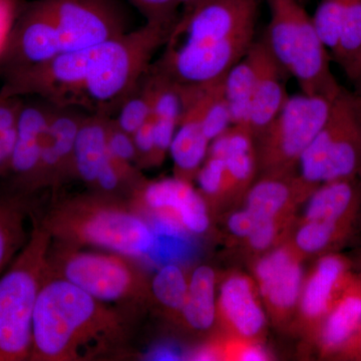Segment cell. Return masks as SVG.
I'll return each mask as SVG.
<instances>
[{
  "label": "cell",
  "mask_w": 361,
  "mask_h": 361,
  "mask_svg": "<svg viewBox=\"0 0 361 361\" xmlns=\"http://www.w3.org/2000/svg\"><path fill=\"white\" fill-rule=\"evenodd\" d=\"M258 0H205L180 16L151 68L176 84L223 80L256 40Z\"/></svg>",
  "instance_id": "1"
},
{
  "label": "cell",
  "mask_w": 361,
  "mask_h": 361,
  "mask_svg": "<svg viewBox=\"0 0 361 361\" xmlns=\"http://www.w3.org/2000/svg\"><path fill=\"white\" fill-rule=\"evenodd\" d=\"M128 336L120 310L49 271L33 313L30 361L96 360L118 353Z\"/></svg>",
  "instance_id": "2"
},
{
  "label": "cell",
  "mask_w": 361,
  "mask_h": 361,
  "mask_svg": "<svg viewBox=\"0 0 361 361\" xmlns=\"http://www.w3.org/2000/svg\"><path fill=\"white\" fill-rule=\"evenodd\" d=\"M39 220L54 243L75 248L92 247L146 259L155 242L148 219L134 206L94 191L59 202Z\"/></svg>",
  "instance_id": "3"
},
{
  "label": "cell",
  "mask_w": 361,
  "mask_h": 361,
  "mask_svg": "<svg viewBox=\"0 0 361 361\" xmlns=\"http://www.w3.org/2000/svg\"><path fill=\"white\" fill-rule=\"evenodd\" d=\"M171 26L141 27L94 47L82 92V110L114 116L144 77L158 49L167 44Z\"/></svg>",
  "instance_id": "4"
},
{
  "label": "cell",
  "mask_w": 361,
  "mask_h": 361,
  "mask_svg": "<svg viewBox=\"0 0 361 361\" xmlns=\"http://www.w3.org/2000/svg\"><path fill=\"white\" fill-rule=\"evenodd\" d=\"M51 233L33 215L25 246L0 276V361L30 360L32 320L49 274Z\"/></svg>",
  "instance_id": "5"
},
{
  "label": "cell",
  "mask_w": 361,
  "mask_h": 361,
  "mask_svg": "<svg viewBox=\"0 0 361 361\" xmlns=\"http://www.w3.org/2000/svg\"><path fill=\"white\" fill-rule=\"evenodd\" d=\"M270 21L263 39L285 73L302 94L334 99L342 87L332 73V59L314 23L296 0H267Z\"/></svg>",
  "instance_id": "6"
},
{
  "label": "cell",
  "mask_w": 361,
  "mask_h": 361,
  "mask_svg": "<svg viewBox=\"0 0 361 361\" xmlns=\"http://www.w3.org/2000/svg\"><path fill=\"white\" fill-rule=\"evenodd\" d=\"M134 259L113 252L87 251L52 242L51 274L75 284L104 303L135 306L151 295L148 279Z\"/></svg>",
  "instance_id": "7"
},
{
  "label": "cell",
  "mask_w": 361,
  "mask_h": 361,
  "mask_svg": "<svg viewBox=\"0 0 361 361\" xmlns=\"http://www.w3.org/2000/svg\"><path fill=\"white\" fill-rule=\"evenodd\" d=\"M299 174L311 186L361 172V99L342 87L322 130L298 163Z\"/></svg>",
  "instance_id": "8"
},
{
  "label": "cell",
  "mask_w": 361,
  "mask_h": 361,
  "mask_svg": "<svg viewBox=\"0 0 361 361\" xmlns=\"http://www.w3.org/2000/svg\"><path fill=\"white\" fill-rule=\"evenodd\" d=\"M334 99L289 96L278 115L254 135L257 165L264 172L292 171L326 122Z\"/></svg>",
  "instance_id": "9"
},
{
  "label": "cell",
  "mask_w": 361,
  "mask_h": 361,
  "mask_svg": "<svg viewBox=\"0 0 361 361\" xmlns=\"http://www.w3.org/2000/svg\"><path fill=\"white\" fill-rule=\"evenodd\" d=\"M58 32L63 51L103 44L130 32L118 0H42Z\"/></svg>",
  "instance_id": "10"
},
{
  "label": "cell",
  "mask_w": 361,
  "mask_h": 361,
  "mask_svg": "<svg viewBox=\"0 0 361 361\" xmlns=\"http://www.w3.org/2000/svg\"><path fill=\"white\" fill-rule=\"evenodd\" d=\"M54 110V106L39 97H21L7 186L27 194L37 191L42 149Z\"/></svg>",
  "instance_id": "11"
},
{
  "label": "cell",
  "mask_w": 361,
  "mask_h": 361,
  "mask_svg": "<svg viewBox=\"0 0 361 361\" xmlns=\"http://www.w3.org/2000/svg\"><path fill=\"white\" fill-rule=\"evenodd\" d=\"M130 196L133 206L142 214H168L191 235L204 234L210 227L206 202L191 180L176 176L158 180L144 179Z\"/></svg>",
  "instance_id": "12"
},
{
  "label": "cell",
  "mask_w": 361,
  "mask_h": 361,
  "mask_svg": "<svg viewBox=\"0 0 361 361\" xmlns=\"http://www.w3.org/2000/svg\"><path fill=\"white\" fill-rule=\"evenodd\" d=\"M312 20L332 61L350 80L361 59V0H320Z\"/></svg>",
  "instance_id": "13"
},
{
  "label": "cell",
  "mask_w": 361,
  "mask_h": 361,
  "mask_svg": "<svg viewBox=\"0 0 361 361\" xmlns=\"http://www.w3.org/2000/svg\"><path fill=\"white\" fill-rule=\"evenodd\" d=\"M85 115L80 109L54 106L42 149L37 191L56 189L75 178V139Z\"/></svg>",
  "instance_id": "14"
},
{
  "label": "cell",
  "mask_w": 361,
  "mask_h": 361,
  "mask_svg": "<svg viewBox=\"0 0 361 361\" xmlns=\"http://www.w3.org/2000/svg\"><path fill=\"white\" fill-rule=\"evenodd\" d=\"M348 259L336 254L324 255L304 285L300 307L308 319H324L339 298L355 279L349 280Z\"/></svg>",
  "instance_id": "15"
},
{
  "label": "cell",
  "mask_w": 361,
  "mask_h": 361,
  "mask_svg": "<svg viewBox=\"0 0 361 361\" xmlns=\"http://www.w3.org/2000/svg\"><path fill=\"white\" fill-rule=\"evenodd\" d=\"M261 293L271 307L292 310L300 299L302 268L287 249H278L261 259L256 266Z\"/></svg>",
  "instance_id": "16"
},
{
  "label": "cell",
  "mask_w": 361,
  "mask_h": 361,
  "mask_svg": "<svg viewBox=\"0 0 361 361\" xmlns=\"http://www.w3.org/2000/svg\"><path fill=\"white\" fill-rule=\"evenodd\" d=\"M33 215L32 194L0 188V276L27 243Z\"/></svg>",
  "instance_id": "17"
},
{
  "label": "cell",
  "mask_w": 361,
  "mask_h": 361,
  "mask_svg": "<svg viewBox=\"0 0 361 361\" xmlns=\"http://www.w3.org/2000/svg\"><path fill=\"white\" fill-rule=\"evenodd\" d=\"M361 209L360 174L316 187L305 209V221L356 222Z\"/></svg>",
  "instance_id": "18"
},
{
  "label": "cell",
  "mask_w": 361,
  "mask_h": 361,
  "mask_svg": "<svg viewBox=\"0 0 361 361\" xmlns=\"http://www.w3.org/2000/svg\"><path fill=\"white\" fill-rule=\"evenodd\" d=\"M265 45L257 85L243 125L253 137L278 115L289 97L284 80L288 75L277 63L266 42Z\"/></svg>",
  "instance_id": "19"
},
{
  "label": "cell",
  "mask_w": 361,
  "mask_h": 361,
  "mask_svg": "<svg viewBox=\"0 0 361 361\" xmlns=\"http://www.w3.org/2000/svg\"><path fill=\"white\" fill-rule=\"evenodd\" d=\"M219 306L223 315L240 336L253 337L265 325L261 308L250 280L242 275L227 278L220 287Z\"/></svg>",
  "instance_id": "20"
},
{
  "label": "cell",
  "mask_w": 361,
  "mask_h": 361,
  "mask_svg": "<svg viewBox=\"0 0 361 361\" xmlns=\"http://www.w3.org/2000/svg\"><path fill=\"white\" fill-rule=\"evenodd\" d=\"M264 39H256L241 61H238L224 78V90L233 125L243 126L257 85L263 54L265 51Z\"/></svg>",
  "instance_id": "21"
},
{
  "label": "cell",
  "mask_w": 361,
  "mask_h": 361,
  "mask_svg": "<svg viewBox=\"0 0 361 361\" xmlns=\"http://www.w3.org/2000/svg\"><path fill=\"white\" fill-rule=\"evenodd\" d=\"M108 116L89 113L78 129L75 144V178L92 188L99 169L109 156L106 141Z\"/></svg>",
  "instance_id": "22"
},
{
  "label": "cell",
  "mask_w": 361,
  "mask_h": 361,
  "mask_svg": "<svg viewBox=\"0 0 361 361\" xmlns=\"http://www.w3.org/2000/svg\"><path fill=\"white\" fill-rule=\"evenodd\" d=\"M361 325V284L355 278L322 320L320 343L327 355H336Z\"/></svg>",
  "instance_id": "23"
},
{
  "label": "cell",
  "mask_w": 361,
  "mask_h": 361,
  "mask_svg": "<svg viewBox=\"0 0 361 361\" xmlns=\"http://www.w3.org/2000/svg\"><path fill=\"white\" fill-rule=\"evenodd\" d=\"M216 300L215 272L209 266H198L189 277L186 302L180 312L186 324L198 331L211 329L217 310Z\"/></svg>",
  "instance_id": "24"
},
{
  "label": "cell",
  "mask_w": 361,
  "mask_h": 361,
  "mask_svg": "<svg viewBox=\"0 0 361 361\" xmlns=\"http://www.w3.org/2000/svg\"><path fill=\"white\" fill-rule=\"evenodd\" d=\"M356 222L305 221L296 233V246L308 254L336 248L355 231Z\"/></svg>",
  "instance_id": "25"
},
{
  "label": "cell",
  "mask_w": 361,
  "mask_h": 361,
  "mask_svg": "<svg viewBox=\"0 0 361 361\" xmlns=\"http://www.w3.org/2000/svg\"><path fill=\"white\" fill-rule=\"evenodd\" d=\"M149 70L123 99L116 115L113 116L122 129L132 135L153 114L154 82Z\"/></svg>",
  "instance_id": "26"
},
{
  "label": "cell",
  "mask_w": 361,
  "mask_h": 361,
  "mask_svg": "<svg viewBox=\"0 0 361 361\" xmlns=\"http://www.w3.org/2000/svg\"><path fill=\"white\" fill-rule=\"evenodd\" d=\"M189 278L177 263L161 266L149 282L151 296L164 308L180 312L186 302Z\"/></svg>",
  "instance_id": "27"
},
{
  "label": "cell",
  "mask_w": 361,
  "mask_h": 361,
  "mask_svg": "<svg viewBox=\"0 0 361 361\" xmlns=\"http://www.w3.org/2000/svg\"><path fill=\"white\" fill-rule=\"evenodd\" d=\"M233 125L231 111L226 97L224 78L213 82L209 87L205 114H204V133L212 142Z\"/></svg>",
  "instance_id": "28"
},
{
  "label": "cell",
  "mask_w": 361,
  "mask_h": 361,
  "mask_svg": "<svg viewBox=\"0 0 361 361\" xmlns=\"http://www.w3.org/2000/svg\"><path fill=\"white\" fill-rule=\"evenodd\" d=\"M21 97L0 94V178H6L16 139Z\"/></svg>",
  "instance_id": "29"
},
{
  "label": "cell",
  "mask_w": 361,
  "mask_h": 361,
  "mask_svg": "<svg viewBox=\"0 0 361 361\" xmlns=\"http://www.w3.org/2000/svg\"><path fill=\"white\" fill-rule=\"evenodd\" d=\"M144 16L146 23L174 27L179 20V0H128Z\"/></svg>",
  "instance_id": "30"
},
{
  "label": "cell",
  "mask_w": 361,
  "mask_h": 361,
  "mask_svg": "<svg viewBox=\"0 0 361 361\" xmlns=\"http://www.w3.org/2000/svg\"><path fill=\"white\" fill-rule=\"evenodd\" d=\"M106 141L109 154L113 158L137 167V153L134 137L122 129L113 116H109L106 121Z\"/></svg>",
  "instance_id": "31"
},
{
  "label": "cell",
  "mask_w": 361,
  "mask_h": 361,
  "mask_svg": "<svg viewBox=\"0 0 361 361\" xmlns=\"http://www.w3.org/2000/svg\"><path fill=\"white\" fill-rule=\"evenodd\" d=\"M195 179L198 182L202 193L206 196H216L224 191L226 186H229L225 163L219 157L207 156Z\"/></svg>",
  "instance_id": "32"
},
{
  "label": "cell",
  "mask_w": 361,
  "mask_h": 361,
  "mask_svg": "<svg viewBox=\"0 0 361 361\" xmlns=\"http://www.w3.org/2000/svg\"><path fill=\"white\" fill-rule=\"evenodd\" d=\"M137 153V167H153L155 141L153 116L133 134Z\"/></svg>",
  "instance_id": "33"
},
{
  "label": "cell",
  "mask_w": 361,
  "mask_h": 361,
  "mask_svg": "<svg viewBox=\"0 0 361 361\" xmlns=\"http://www.w3.org/2000/svg\"><path fill=\"white\" fill-rule=\"evenodd\" d=\"M23 6L20 0H0V59L6 49L14 21Z\"/></svg>",
  "instance_id": "34"
},
{
  "label": "cell",
  "mask_w": 361,
  "mask_h": 361,
  "mask_svg": "<svg viewBox=\"0 0 361 361\" xmlns=\"http://www.w3.org/2000/svg\"><path fill=\"white\" fill-rule=\"evenodd\" d=\"M276 231L275 220L259 221L255 223L253 230L247 239L252 248L258 251L265 250L274 241Z\"/></svg>",
  "instance_id": "35"
},
{
  "label": "cell",
  "mask_w": 361,
  "mask_h": 361,
  "mask_svg": "<svg viewBox=\"0 0 361 361\" xmlns=\"http://www.w3.org/2000/svg\"><path fill=\"white\" fill-rule=\"evenodd\" d=\"M256 221L247 209L233 213L228 220V228L234 236L247 238L250 235Z\"/></svg>",
  "instance_id": "36"
},
{
  "label": "cell",
  "mask_w": 361,
  "mask_h": 361,
  "mask_svg": "<svg viewBox=\"0 0 361 361\" xmlns=\"http://www.w3.org/2000/svg\"><path fill=\"white\" fill-rule=\"evenodd\" d=\"M344 360H361V325L355 336L351 337L345 345L334 355Z\"/></svg>",
  "instance_id": "37"
},
{
  "label": "cell",
  "mask_w": 361,
  "mask_h": 361,
  "mask_svg": "<svg viewBox=\"0 0 361 361\" xmlns=\"http://www.w3.org/2000/svg\"><path fill=\"white\" fill-rule=\"evenodd\" d=\"M149 356L153 360H180L182 357L179 349L171 345H159Z\"/></svg>",
  "instance_id": "38"
},
{
  "label": "cell",
  "mask_w": 361,
  "mask_h": 361,
  "mask_svg": "<svg viewBox=\"0 0 361 361\" xmlns=\"http://www.w3.org/2000/svg\"><path fill=\"white\" fill-rule=\"evenodd\" d=\"M242 361H262L267 360V353L258 345H247L240 349L237 355Z\"/></svg>",
  "instance_id": "39"
},
{
  "label": "cell",
  "mask_w": 361,
  "mask_h": 361,
  "mask_svg": "<svg viewBox=\"0 0 361 361\" xmlns=\"http://www.w3.org/2000/svg\"><path fill=\"white\" fill-rule=\"evenodd\" d=\"M218 357H219V353L211 346L197 349L191 355V360H216Z\"/></svg>",
  "instance_id": "40"
},
{
  "label": "cell",
  "mask_w": 361,
  "mask_h": 361,
  "mask_svg": "<svg viewBox=\"0 0 361 361\" xmlns=\"http://www.w3.org/2000/svg\"><path fill=\"white\" fill-rule=\"evenodd\" d=\"M349 82L353 85V92L361 99V59L357 68H356L355 75Z\"/></svg>",
  "instance_id": "41"
},
{
  "label": "cell",
  "mask_w": 361,
  "mask_h": 361,
  "mask_svg": "<svg viewBox=\"0 0 361 361\" xmlns=\"http://www.w3.org/2000/svg\"><path fill=\"white\" fill-rule=\"evenodd\" d=\"M179 1L180 6L184 7V13H186V11H192V9L198 6L199 4H201L202 2L205 1V0H179Z\"/></svg>",
  "instance_id": "42"
},
{
  "label": "cell",
  "mask_w": 361,
  "mask_h": 361,
  "mask_svg": "<svg viewBox=\"0 0 361 361\" xmlns=\"http://www.w3.org/2000/svg\"><path fill=\"white\" fill-rule=\"evenodd\" d=\"M353 261H355V267L358 270V274L356 278H357L358 281L361 284V250L358 252L357 256L353 259Z\"/></svg>",
  "instance_id": "43"
},
{
  "label": "cell",
  "mask_w": 361,
  "mask_h": 361,
  "mask_svg": "<svg viewBox=\"0 0 361 361\" xmlns=\"http://www.w3.org/2000/svg\"><path fill=\"white\" fill-rule=\"evenodd\" d=\"M296 1H298L299 4H303V2L306 1V0H296Z\"/></svg>",
  "instance_id": "44"
}]
</instances>
